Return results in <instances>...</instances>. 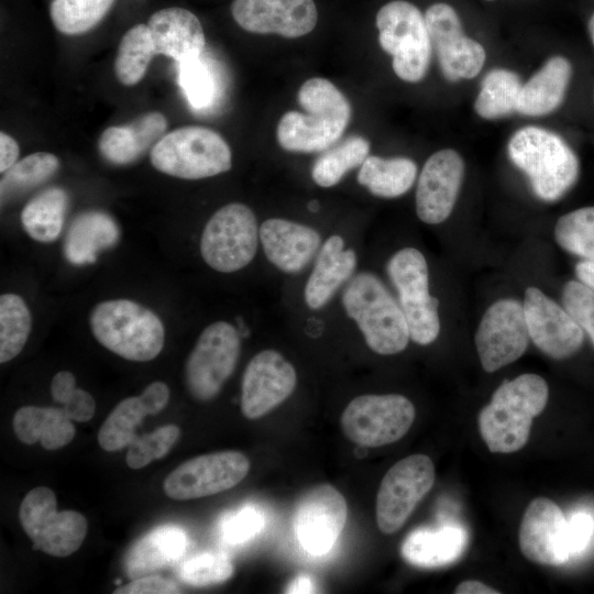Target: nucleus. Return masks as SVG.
I'll return each mask as SVG.
<instances>
[{
    "label": "nucleus",
    "mask_w": 594,
    "mask_h": 594,
    "mask_svg": "<svg viewBox=\"0 0 594 594\" xmlns=\"http://www.w3.org/2000/svg\"><path fill=\"white\" fill-rule=\"evenodd\" d=\"M306 112L288 111L279 120V145L289 152H322L336 144L345 131L351 107L345 96L328 79L314 77L298 90Z\"/></svg>",
    "instance_id": "obj_1"
},
{
    "label": "nucleus",
    "mask_w": 594,
    "mask_h": 594,
    "mask_svg": "<svg viewBox=\"0 0 594 594\" xmlns=\"http://www.w3.org/2000/svg\"><path fill=\"white\" fill-rule=\"evenodd\" d=\"M548 396V385L537 374H521L504 382L479 414L480 433L490 451L520 450L528 441L534 418L544 409Z\"/></svg>",
    "instance_id": "obj_2"
},
{
    "label": "nucleus",
    "mask_w": 594,
    "mask_h": 594,
    "mask_svg": "<svg viewBox=\"0 0 594 594\" xmlns=\"http://www.w3.org/2000/svg\"><path fill=\"white\" fill-rule=\"evenodd\" d=\"M342 304L372 351L392 355L406 349L410 339L407 320L377 276L370 272L354 275L343 290Z\"/></svg>",
    "instance_id": "obj_3"
},
{
    "label": "nucleus",
    "mask_w": 594,
    "mask_h": 594,
    "mask_svg": "<svg viewBox=\"0 0 594 594\" xmlns=\"http://www.w3.org/2000/svg\"><path fill=\"white\" fill-rule=\"evenodd\" d=\"M89 322L96 340L125 360L147 362L163 350L162 320L136 301L125 298L101 301L94 307Z\"/></svg>",
    "instance_id": "obj_4"
},
{
    "label": "nucleus",
    "mask_w": 594,
    "mask_h": 594,
    "mask_svg": "<svg viewBox=\"0 0 594 594\" xmlns=\"http://www.w3.org/2000/svg\"><path fill=\"white\" fill-rule=\"evenodd\" d=\"M512 162L529 178L542 200L562 197L579 176V161L556 133L537 127L518 130L508 143Z\"/></svg>",
    "instance_id": "obj_5"
},
{
    "label": "nucleus",
    "mask_w": 594,
    "mask_h": 594,
    "mask_svg": "<svg viewBox=\"0 0 594 594\" xmlns=\"http://www.w3.org/2000/svg\"><path fill=\"white\" fill-rule=\"evenodd\" d=\"M152 165L182 179H201L228 172L232 153L223 138L205 127H183L165 134L150 153Z\"/></svg>",
    "instance_id": "obj_6"
},
{
    "label": "nucleus",
    "mask_w": 594,
    "mask_h": 594,
    "mask_svg": "<svg viewBox=\"0 0 594 594\" xmlns=\"http://www.w3.org/2000/svg\"><path fill=\"white\" fill-rule=\"evenodd\" d=\"M381 47L393 56V69L403 80H421L429 67L431 43L425 16L413 3L394 0L376 14Z\"/></svg>",
    "instance_id": "obj_7"
},
{
    "label": "nucleus",
    "mask_w": 594,
    "mask_h": 594,
    "mask_svg": "<svg viewBox=\"0 0 594 594\" xmlns=\"http://www.w3.org/2000/svg\"><path fill=\"white\" fill-rule=\"evenodd\" d=\"M260 239L257 220L250 207L231 202L217 210L200 238V254L212 270L233 273L254 258Z\"/></svg>",
    "instance_id": "obj_8"
},
{
    "label": "nucleus",
    "mask_w": 594,
    "mask_h": 594,
    "mask_svg": "<svg viewBox=\"0 0 594 594\" xmlns=\"http://www.w3.org/2000/svg\"><path fill=\"white\" fill-rule=\"evenodd\" d=\"M387 274L398 293L410 339L420 345L432 343L440 332L439 300L429 293L424 254L414 248L397 251L387 263Z\"/></svg>",
    "instance_id": "obj_9"
},
{
    "label": "nucleus",
    "mask_w": 594,
    "mask_h": 594,
    "mask_svg": "<svg viewBox=\"0 0 594 594\" xmlns=\"http://www.w3.org/2000/svg\"><path fill=\"white\" fill-rule=\"evenodd\" d=\"M19 518L33 548L53 557H68L77 551L88 530L87 519L80 513L57 510L55 493L45 486L25 495Z\"/></svg>",
    "instance_id": "obj_10"
},
{
    "label": "nucleus",
    "mask_w": 594,
    "mask_h": 594,
    "mask_svg": "<svg viewBox=\"0 0 594 594\" xmlns=\"http://www.w3.org/2000/svg\"><path fill=\"white\" fill-rule=\"evenodd\" d=\"M415 419V407L399 394H366L353 398L344 408L340 424L353 443L376 448L402 439Z\"/></svg>",
    "instance_id": "obj_11"
},
{
    "label": "nucleus",
    "mask_w": 594,
    "mask_h": 594,
    "mask_svg": "<svg viewBox=\"0 0 594 594\" xmlns=\"http://www.w3.org/2000/svg\"><path fill=\"white\" fill-rule=\"evenodd\" d=\"M240 351V334L231 323L216 321L206 327L185 365L190 395L201 402L215 398L233 373Z\"/></svg>",
    "instance_id": "obj_12"
},
{
    "label": "nucleus",
    "mask_w": 594,
    "mask_h": 594,
    "mask_svg": "<svg viewBox=\"0 0 594 594\" xmlns=\"http://www.w3.org/2000/svg\"><path fill=\"white\" fill-rule=\"evenodd\" d=\"M436 477L432 460L413 454L399 460L384 475L376 495V524L386 535L399 530Z\"/></svg>",
    "instance_id": "obj_13"
},
{
    "label": "nucleus",
    "mask_w": 594,
    "mask_h": 594,
    "mask_svg": "<svg viewBox=\"0 0 594 594\" xmlns=\"http://www.w3.org/2000/svg\"><path fill=\"white\" fill-rule=\"evenodd\" d=\"M250 461L239 451H219L189 459L164 480L165 494L177 501L215 495L234 487L249 473Z\"/></svg>",
    "instance_id": "obj_14"
},
{
    "label": "nucleus",
    "mask_w": 594,
    "mask_h": 594,
    "mask_svg": "<svg viewBox=\"0 0 594 594\" xmlns=\"http://www.w3.org/2000/svg\"><path fill=\"white\" fill-rule=\"evenodd\" d=\"M529 338L522 304L508 298L495 301L483 315L475 333L483 370L492 373L518 360Z\"/></svg>",
    "instance_id": "obj_15"
},
{
    "label": "nucleus",
    "mask_w": 594,
    "mask_h": 594,
    "mask_svg": "<svg viewBox=\"0 0 594 594\" xmlns=\"http://www.w3.org/2000/svg\"><path fill=\"white\" fill-rule=\"evenodd\" d=\"M346 518L343 495L330 484L316 485L296 504L293 522L297 541L310 554H326L341 535Z\"/></svg>",
    "instance_id": "obj_16"
},
{
    "label": "nucleus",
    "mask_w": 594,
    "mask_h": 594,
    "mask_svg": "<svg viewBox=\"0 0 594 594\" xmlns=\"http://www.w3.org/2000/svg\"><path fill=\"white\" fill-rule=\"evenodd\" d=\"M425 20L443 76L455 81L475 77L485 62L484 47L463 33L457 11L447 3L430 6Z\"/></svg>",
    "instance_id": "obj_17"
},
{
    "label": "nucleus",
    "mask_w": 594,
    "mask_h": 594,
    "mask_svg": "<svg viewBox=\"0 0 594 594\" xmlns=\"http://www.w3.org/2000/svg\"><path fill=\"white\" fill-rule=\"evenodd\" d=\"M297 384L290 362L275 350H263L248 363L241 384V411L257 419L286 400Z\"/></svg>",
    "instance_id": "obj_18"
},
{
    "label": "nucleus",
    "mask_w": 594,
    "mask_h": 594,
    "mask_svg": "<svg viewBox=\"0 0 594 594\" xmlns=\"http://www.w3.org/2000/svg\"><path fill=\"white\" fill-rule=\"evenodd\" d=\"M519 548L530 561L561 565L571 557L568 544V520L549 498L538 497L528 505L519 527Z\"/></svg>",
    "instance_id": "obj_19"
},
{
    "label": "nucleus",
    "mask_w": 594,
    "mask_h": 594,
    "mask_svg": "<svg viewBox=\"0 0 594 594\" xmlns=\"http://www.w3.org/2000/svg\"><path fill=\"white\" fill-rule=\"evenodd\" d=\"M522 306L529 337L543 353L560 360L581 348L584 340L582 328L540 289L528 287Z\"/></svg>",
    "instance_id": "obj_20"
},
{
    "label": "nucleus",
    "mask_w": 594,
    "mask_h": 594,
    "mask_svg": "<svg viewBox=\"0 0 594 594\" xmlns=\"http://www.w3.org/2000/svg\"><path fill=\"white\" fill-rule=\"evenodd\" d=\"M231 13L248 32L289 38L310 33L318 20L314 0H233Z\"/></svg>",
    "instance_id": "obj_21"
},
{
    "label": "nucleus",
    "mask_w": 594,
    "mask_h": 594,
    "mask_svg": "<svg viewBox=\"0 0 594 594\" xmlns=\"http://www.w3.org/2000/svg\"><path fill=\"white\" fill-rule=\"evenodd\" d=\"M463 174V161L453 150H441L427 160L416 190V211L421 221L437 224L450 216Z\"/></svg>",
    "instance_id": "obj_22"
},
{
    "label": "nucleus",
    "mask_w": 594,
    "mask_h": 594,
    "mask_svg": "<svg viewBox=\"0 0 594 594\" xmlns=\"http://www.w3.org/2000/svg\"><path fill=\"white\" fill-rule=\"evenodd\" d=\"M260 240L266 258L288 274L304 270L321 245L318 231L280 218H271L261 224Z\"/></svg>",
    "instance_id": "obj_23"
},
{
    "label": "nucleus",
    "mask_w": 594,
    "mask_h": 594,
    "mask_svg": "<svg viewBox=\"0 0 594 594\" xmlns=\"http://www.w3.org/2000/svg\"><path fill=\"white\" fill-rule=\"evenodd\" d=\"M147 26L155 54L182 63L204 52L206 38L201 23L186 9L172 7L158 10L151 15Z\"/></svg>",
    "instance_id": "obj_24"
},
{
    "label": "nucleus",
    "mask_w": 594,
    "mask_h": 594,
    "mask_svg": "<svg viewBox=\"0 0 594 594\" xmlns=\"http://www.w3.org/2000/svg\"><path fill=\"white\" fill-rule=\"evenodd\" d=\"M358 263L352 249H344L340 235L329 237L320 249L305 286V301L310 309L324 307L338 289L349 282Z\"/></svg>",
    "instance_id": "obj_25"
},
{
    "label": "nucleus",
    "mask_w": 594,
    "mask_h": 594,
    "mask_svg": "<svg viewBox=\"0 0 594 594\" xmlns=\"http://www.w3.org/2000/svg\"><path fill=\"white\" fill-rule=\"evenodd\" d=\"M187 547L185 531L174 525L156 527L128 550L123 559V569L131 580L154 574L177 562Z\"/></svg>",
    "instance_id": "obj_26"
},
{
    "label": "nucleus",
    "mask_w": 594,
    "mask_h": 594,
    "mask_svg": "<svg viewBox=\"0 0 594 594\" xmlns=\"http://www.w3.org/2000/svg\"><path fill=\"white\" fill-rule=\"evenodd\" d=\"M468 535L459 524L418 528L404 540L400 553L410 564L436 568L452 563L465 550Z\"/></svg>",
    "instance_id": "obj_27"
},
{
    "label": "nucleus",
    "mask_w": 594,
    "mask_h": 594,
    "mask_svg": "<svg viewBox=\"0 0 594 594\" xmlns=\"http://www.w3.org/2000/svg\"><path fill=\"white\" fill-rule=\"evenodd\" d=\"M119 239V226L110 215L87 210L70 223L64 242V255L74 265L92 264L100 252L116 245Z\"/></svg>",
    "instance_id": "obj_28"
},
{
    "label": "nucleus",
    "mask_w": 594,
    "mask_h": 594,
    "mask_svg": "<svg viewBox=\"0 0 594 594\" xmlns=\"http://www.w3.org/2000/svg\"><path fill=\"white\" fill-rule=\"evenodd\" d=\"M571 65L561 56L550 58L521 87L517 112L539 117L556 110L562 102L571 78Z\"/></svg>",
    "instance_id": "obj_29"
},
{
    "label": "nucleus",
    "mask_w": 594,
    "mask_h": 594,
    "mask_svg": "<svg viewBox=\"0 0 594 594\" xmlns=\"http://www.w3.org/2000/svg\"><path fill=\"white\" fill-rule=\"evenodd\" d=\"M73 420L64 408L23 406L13 416V430L25 444L37 441L47 450L59 449L75 437Z\"/></svg>",
    "instance_id": "obj_30"
},
{
    "label": "nucleus",
    "mask_w": 594,
    "mask_h": 594,
    "mask_svg": "<svg viewBox=\"0 0 594 594\" xmlns=\"http://www.w3.org/2000/svg\"><path fill=\"white\" fill-rule=\"evenodd\" d=\"M178 84L190 108L197 112L215 110L224 95L220 67L204 52L178 63Z\"/></svg>",
    "instance_id": "obj_31"
},
{
    "label": "nucleus",
    "mask_w": 594,
    "mask_h": 594,
    "mask_svg": "<svg viewBox=\"0 0 594 594\" xmlns=\"http://www.w3.org/2000/svg\"><path fill=\"white\" fill-rule=\"evenodd\" d=\"M69 198L61 187L35 195L22 209L21 223L30 238L41 243L55 241L64 227Z\"/></svg>",
    "instance_id": "obj_32"
},
{
    "label": "nucleus",
    "mask_w": 594,
    "mask_h": 594,
    "mask_svg": "<svg viewBox=\"0 0 594 594\" xmlns=\"http://www.w3.org/2000/svg\"><path fill=\"white\" fill-rule=\"evenodd\" d=\"M416 176L417 165L410 158L367 156L360 167L358 182L374 196L395 198L410 189Z\"/></svg>",
    "instance_id": "obj_33"
},
{
    "label": "nucleus",
    "mask_w": 594,
    "mask_h": 594,
    "mask_svg": "<svg viewBox=\"0 0 594 594\" xmlns=\"http://www.w3.org/2000/svg\"><path fill=\"white\" fill-rule=\"evenodd\" d=\"M370 142L360 135H352L332 145L315 162L311 169L314 182L320 187H332L352 168L362 165L369 156Z\"/></svg>",
    "instance_id": "obj_34"
},
{
    "label": "nucleus",
    "mask_w": 594,
    "mask_h": 594,
    "mask_svg": "<svg viewBox=\"0 0 594 594\" xmlns=\"http://www.w3.org/2000/svg\"><path fill=\"white\" fill-rule=\"evenodd\" d=\"M154 44L147 24H136L122 36L114 61V72L124 86L136 85L145 75Z\"/></svg>",
    "instance_id": "obj_35"
},
{
    "label": "nucleus",
    "mask_w": 594,
    "mask_h": 594,
    "mask_svg": "<svg viewBox=\"0 0 594 594\" xmlns=\"http://www.w3.org/2000/svg\"><path fill=\"white\" fill-rule=\"evenodd\" d=\"M521 87L515 73L503 68L493 69L482 81L474 103L476 113L484 119H496L517 111Z\"/></svg>",
    "instance_id": "obj_36"
},
{
    "label": "nucleus",
    "mask_w": 594,
    "mask_h": 594,
    "mask_svg": "<svg viewBox=\"0 0 594 594\" xmlns=\"http://www.w3.org/2000/svg\"><path fill=\"white\" fill-rule=\"evenodd\" d=\"M58 168V157L47 152H36L18 161L1 178L2 204L44 184Z\"/></svg>",
    "instance_id": "obj_37"
},
{
    "label": "nucleus",
    "mask_w": 594,
    "mask_h": 594,
    "mask_svg": "<svg viewBox=\"0 0 594 594\" xmlns=\"http://www.w3.org/2000/svg\"><path fill=\"white\" fill-rule=\"evenodd\" d=\"M32 329V316L16 294L0 297V362L14 359L24 348Z\"/></svg>",
    "instance_id": "obj_38"
},
{
    "label": "nucleus",
    "mask_w": 594,
    "mask_h": 594,
    "mask_svg": "<svg viewBox=\"0 0 594 594\" xmlns=\"http://www.w3.org/2000/svg\"><path fill=\"white\" fill-rule=\"evenodd\" d=\"M113 2L114 0H53L50 15L61 33L78 35L95 28Z\"/></svg>",
    "instance_id": "obj_39"
},
{
    "label": "nucleus",
    "mask_w": 594,
    "mask_h": 594,
    "mask_svg": "<svg viewBox=\"0 0 594 594\" xmlns=\"http://www.w3.org/2000/svg\"><path fill=\"white\" fill-rule=\"evenodd\" d=\"M145 416L147 414L139 396L124 398L112 409L99 429V446L109 452L129 447L136 437V427Z\"/></svg>",
    "instance_id": "obj_40"
},
{
    "label": "nucleus",
    "mask_w": 594,
    "mask_h": 594,
    "mask_svg": "<svg viewBox=\"0 0 594 594\" xmlns=\"http://www.w3.org/2000/svg\"><path fill=\"white\" fill-rule=\"evenodd\" d=\"M152 147L133 121L127 125L107 128L98 142L102 157L114 165L131 164Z\"/></svg>",
    "instance_id": "obj_41"
},
{
    "label": "nucleus",
    "mask_w": 594,
    "mask_h": 594,
    "mask_svg": "<svg viewBox=\"0 0 594 594\" xmlns=\"http://www.w3.org/2000/svg\"><path fill=\"white\" fill-rule=\"evenodd\" d=\"M554 238L565 251L594 261V207H584L562 216Z\"/></svg>",
    "instance_id": "obj_42"
},
{
    "label": "nucleus",
    "mask_w": 594,
    "mask_h": 594,
    "mask_svg": "<svg viewBox=\"0 0 594 594\" xmlns=\"http://www.w3.org/2000/svg\"><path fill=\"white\" fill-rule=\"evenodd\" d=\"M233 564L221 552H202L187 559L178 568L180 580L193 586H206L227 581L233 575Z\"/></svg>",
    "instance_id": "obj_43"
},
{
    "label": "nucleus",
    "mask_w": 594,
    "mask_h": 594,
    "mask_svg": "<svg viewBox=\"0 0 594 594\" xmlns=\"http://www.w3.org/2000/svg\"><path fill=\"white\" fill-rule=\"evenodd\" d=\"M180 430L175 425H165L150 433L135 437L129 444L127 464L134 470L142 469L154 460L167 454L177 441Z\"/></svg>",
    "instance_id": "obj_44"
},
{
    "label": "nucleus",
    "mask_w": 594,
    "mask_h": 594,
    "mask_svg": "<svg viewBox=\"0 0 594 594\" xmlns=\"http://www.w3.org/2000/svg\"><path fill=\"white\" fill-rule=\"evenodd\" d=\"M564 309L584 330L594 345V292L582 282L570 280L563 287Z\"/></svg>",
    "instance_id": "obj_45"
},
{
    "label": "nucleus",
    "mask_w": 594,
    "mask_h": 594,
    "mask_svg": "<svg viewBox=\"0 0 594 594\" xmlns=\"http://www.w3.org/2000/svg\"><path fill=\"white\" fill-rule=\"evenodd\" d=\"M264 526L263 513L248 505L223 519L221 535L226 542L240 544L254 538Z\"/></svg>",
    "instance_id": "obj_46"
},
{
    "label": "nucleus",
    "mask_w": 594,
    "mask_h": 594,
    "mask_svg": "<svg viewBox=\"0 0 594 594\" xmlns=\"http://www.w3.org/2000/svg\"><path fill=\"white\" fill-rule=\"evenodd\" d=\"M180 593L179 587L170 580L160 575L148 574L132 580L113 591V594H174Z\"/></svg>",
    "instance_id": "obj_47"
},
{
    "label": "nucleus",
    "mask_w": 594,
    "mask_h": 594,
    "mask_svg": "<svg viewBox=\"0 0 594 594\" xmlns=\"http://www.w3.org/2000/svg\"><path fill=\"white\" fill-rule=\"evenodd\" d=\"M594 532V520L584 512L575 513L568 520V544L570 554L582 552L590 543Z\"/></svg>",
    "instance_id": "obj_48"
},
{
    "label": "nucleus",
    "mask_w": 594,
    "mask_h": 594,
    "mask_svg": "<svg viewBox=\"0 0 594 594\" xmlns=\"http://www.w3.org/2000/svg\"><path fill=\"white\" fill-rule=\"evenodd\" d=\"M66 415L75 421L85 422L92 418L96 409V403L91 394L76 388L68 402L64 404Z\"/></svg>",
    "instance_id": "obj_49"
},
{
    "label": "nucleus",
    "mask_w": 594,
    "mask_h": 594,
    "mask_svg": "<svg viewBox=\"0 0 594 594\" xmlns=\"http://www.w3.org/2000/svg\"><path fill=\"white\" fill-rule=\"evenodd\" d=\"M169 388L163 382H153L139 395V399L147 415H156L167 405Z\"/></svg>",
    "instance_id": "obj_50"
},
{
    "label": "nucleus",
    "mask_w": 594,
    "mask_h": 594,
    "mask_svg": "<svg viewBox=\"0 0 594 594\" xmlns=\"http://www.w3.org/2000/svg\"><path fill=\"white\" fill-rule=\"evenodd\" d=\"M75 375L69 371L56 373L51 382V394L53 399L59 404H66L76 391Z\"/></svg>",
    "instance_id": "obj_51"
},
{
    "label": "nucleus",
    "mask_w": 594,
    "mask_h": 594,
    "mask_svg": "<svg viewBox=\"0 0 594 594\" xmlns=\"http://www.w3.org/2000/svg\"><path fill=\"white\" fill-rule=\"evenodd\" d=\"M20 147L18 142L3 131L0 133V172L4 173L18 162Z\"/></svg>",
    "instance_id": "obj_52"
},
{
    "label": "nucleus",
    "mask_w": 594,
    "mask_h": 594,
    "mask_svg": "<svg viewBox=\"0 0 594 594\" xmlns=\"http://www.w3.org/2000/svg\"><path fill=\"white\" fill-rule=\"evenodd\" d=\"M454 593L457 594H498L499 592L481 581L468 580L460 583Z\"/></svg>",
    "instance_id": "obj_53"
},
{
    "label": "nucleus",
    "mask_w": 594,
    "mask_h": 594,
    "mask_svg": "<svg viewBox=\"0 0 594 594\" xmlns=\"http://www.w3.org/2000/svg\"><path fill=\"white\" fill-rule=\"evenodd\" d=\"M575 274L583 284L594 289V261L587 260L576 264Z\"/></svg>",
    "instance_id": "obj_54"
},
{
    "label": "nucleus",
    "mask_w": 594,
    "mask_h": 594,
    "mask_svg": "<svg viewBox=\"0 0 594 594\" xmlns=\"http://www.w3.org/2000/svg\"><path fill=\"white\" fill-rule=\"evenodd\" d=\"M287 593H312L316 586L312 580L307 575L297 576L288 586Z\"/></svg>",
    "instance_id": "obj_55"
},
{
    "label": "nucleus",
    "mask_w": 594,
    "mask_h": 594,
    "mask_svg": "<svg viewBox=\"0 0 594 594\" xmlns=\"http://www.w3.org/2000/svg\"><path fill=\"white\" fill-rule=\"evenodd\" d=\"M588 31H590V34H591V37H592V42L594 44V13H593V15L591 16V19L588 21Z\"/></svg>",
    "instance_id": "obj_56"
},
{
    "label": "nucleus",
    "mask_w": 594,
    "mask_h": 594,
    "mask_svg": "<svg viewBox=\"0 0 594 594\" xmlns=\"http://www.w3.org/2000/svg\"><path fill=\"white\" fill-rule=\"evenodd\" d=\"M308 208H309L311 211H317V210H318V204H317V201H311V202L308 205Z\"/></svg>",
    "instance_id": "obj_57"
},
{
    "label": "nucleus",
    "mask_w": 594,
    "mask_h": 594,
    "mask_svg": "<svg viewBox=\"0 0 594 594\" xmlns=\"http://www.w3.org/2000/svg\"><path fill=\"white\" fill-rule=\"evenodd\" d=\"M486 1H494V0H486Z\"/></svg>",
    "instance_id": "obj_58"
}]
</instances>
